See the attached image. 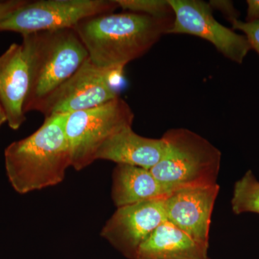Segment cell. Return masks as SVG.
Wrapping results in <instances>:
<instances>
[{
    "label": "cell",
    "mask_w": 259,
    "mask_h": 259,
    "mask_svg": "<svg viewBox=\"0 0 259 259\" xmlns=\"http://www.w3.org/2000/svg\"><path fill=\"white\" fill-rule=\"evenodd\" d=\"M174 15L153 17L125 12L85 19L74 28L94 64L124 69L168 34Z\"/></svg>",
    "instance_id": "obj_1"
},
{
    "label": "cell",
    "mask_w": 259,
    "mask_h": 259,
    "mask_svg": "<svg viewBox=\"0 0 259 259\" xmlns=\"http://www.w3.org/2000/svg\"><path fill=\"white\" fill-rule=\"evenodd\" d=\"M67 115L47 117L35 133L5 150L7 176L19 194L42 190L64 181L66 169L71 166L65 133Z\"/></svg>",
    "instance_id": "obj_2"
},
{
    "label": "cell",
    "mask_w": 259,
    "mask_h": 259,
    "mask_svg": "<svg viewBox=\"0 0 259 259\" xmlns=\"http://www.w3.org/2000/svg\"><path fill=\"white\" fill-rule=\"evenodd\" d=\"M30 48V85L25 113L35 111L89 58L74 29L27 34Z\"/></svg>",
    "instance_id": "obj_3"
},
{
    "label": "cell",
    "mask_w": 259,
    "mask_h": 259,
    "mask_svg": "<svg viewBox=\"0 0 259 259\" xmlns=\"http://www.w3.org/2000/svg\"><path fill=\"white\" fill-rule=\"evenodd\" d=\"M164 156L150 171L175 190L216 185L221 152L200 135L187 128L168 130L162 136Z\"/></svg>",
    "instance_id": "obj_4"
},
{
    "label": "cell",
    "mask_w": 259,
    "mask_h": 259,
    "mask_svg": "<svg viewBox=\"0 0 259 259\" xmlns=\"http://www.w3.org/2000/svg\"><path fill=\"white\" fill-rule=\"evenodd\" d=\"M134 113L120 97L100 106L68 114L65 133L71 167L81 171L96 161L97 151L116 133L133 126Z\"/></svg>",
    "instance_id": "obj_5"
},
{
    "label": "cell",
    "mask_w": 259,
    "mask_h": 259,
    "mask_svg": "<svg viewBox=\"0 0 259 259\" xmlns=\"http://www.w3.org/2000/svg\"><path fill=\"white\" fill-rule=\"evenodd\" d=\"M116 0H39L28 1L0 23V32L22 35L62 29H74L85 20L114 13Z\"/></svg>",
    "instance_id": "obj_6"
},
{
    "label": "cell",
    "mask_w": 259,
    "mask_h": 259,
    "mask_svg": "<svg viewBox=\"0 0 259 259\" xmlns=\"http://www.w3.org/2000/svg\"><path fill=\"white\" fill-rule=\"evenodd\" d=\"M122 68L99 67L87 59L72 76L37 107L45 117L88 110L119 97Z\"/></svg>",
    "instance_id": "obj_7"
},
{
    "label": "cell",
    "mask_w": 259,
    "mask_h": 259,
    "mask_svg": "<svg viewBox=\"0 0 259 259\" xmlns=\"http://www.w3.org/2000/svg\"><path fill=\"white\" fill-rule=\"evenodd\" d=\"M174 20L168 34L194 35L210 42L226 59L241 64L251 50L244 35L214 18L209 3L201 0H168Z\"/></svg>",
    "instance_id": "obj_8"
},
{
    "label": "cell",
    "mask_w": 259,
    "mask_h": 259,
    "mask_svg": "<svg viewBox=\"0 0 259 259\" xmlns=\"http://www.w3.org/2000/svg\"><path fill=\"white\" fill-rule=\"evenodd\" d=\"M165 199L118 207L102 228L101 236L128 258L166 221Z\"/></svg>",
    "instance_id": "obj_9"
},
{
    "label": "cell",
    "mask_w": 259,
    "mask_h": 259,
    "mask_svg": "<svg viewBox=\"0 0 259 259\" xmlns=\"http://www.w3.org/2000/svg\"><path fill=\"white\" fill-rule=\"evenodd\" d=\"M0 56V104L10 128L17 131L26 120L24 111L30 85V48L27 35Z\"/></svg>",
    "instance_id": "obj_10"
},
{
    "label": "cell",
    "mask_w": 259,
    "mask_h": 259,
    "mask_svg": "<svg viewBox=\"0 0 259 259\" xmlns=\"http://www.w3.org/2000/svg\"><path fill=\"white\" fill-rule=\"evenodd\" d=\"M219 191L218 184L176 191L165 199L166 221L209 246L211 218Z\"/></svg>",
    "instance_id": "obj_11"
},
{
    "label": "cell",
    "mask_w": 259,
    "mask_h": 259,
    "mask_svg": "<svg viewBox=\"0 0 259 259\" xmlns=\"http://www.w3.org/2000/svg\"><path fill=\"white\" fill-rule=\"evenodd\" d=\"M166 151L163 139H149L136 134L133 126L116 133L97 151L96 160H106L151 170L161 161Z\"/></svg>",
    "instance_id": "obj_12"
},
{
    "label": "cell",
    "mask_w": 259,
    "mask_h": 259,
    "mask_svg": "<svg viewBox=\"0 0 259 259\" xmlns=\"http://www.w3.org/2000/svg\"><path fill=\"white\" fill-rule=\"evenodd\" d=\"M176 190L158 181L150 170L117 164L112 175V199L117 208L166 199Z\"/></svg>",
    "instance_id": "obj_13"
},
{
    "label": "cell",
    "mask_w": 259,
    "mask_h": 259,
    "mask_svg": "<svg viewBox=\"0 0 259 259\" xmlns=\"http://www.w3.org/2000/svg\"><path fill=\"white\" fill-rule=\"evenodd\" d=\"M208 249L165 221L140 246L135 259H209Z\"/></svg>",
    "instance_id": "obj_14"
},
{
    "label": "cell",
    "mask_w": 259,
    "mask_h": 259,
    "mask_svg": "<svg viewBox=\"0 0 259 259\" xmlns=\"http://www.w3.org/2000/svg\"><path fill=\"white\" fill-rule=\"evenodd\" d=\"M231 207L236 214L245 212L259 214V181L251 170H248L235 184Z\"/></svg>",
    "instance_id": "obj_15"
},
{
    "label": "cell",
    "mask_w": 259,
    "mask_h": 259,
    "mask_svg": "<svg viewBox=\"0 0 259 259\" xmlns=\"http://www.w3.org/2000/svg\"><path fill=\"white\" fill-rule=\"evenodd\" d=\"M124 11L153 17L173 15L168 0H116Z\"/></svg>",
    "instance_id": "obj_16"
},
{
    "label": "cell",
    "mask_w": 259,
    "mask_h": 259,
    "mask_svg": "<svg viewBox=\"0 0 259 259\" xmlns=\"http://www.w3.org/2000/svg\"><path fill=\"white\" fill-rule=\"evenodd\" d=\"M231 25L233 30H239L244 33L251 49L259 55V20L246 22L238 19L232 22Z\"/></svg>",
    "instance_id": "obj_17"
},
{
    "label": "cell",
    "mask_w": 259,
    "mask_h": 259,
    "mask_svg": "<svg viewBox=\"0 0 259 259\" xmlns=\"http://www.w3.org/2000/svg\"><path fill=\"white\" fill-rule=\"evenodd\" d=\"M208 3L212 10L221 12L223 16L226 17L227 20L231 23L238 20L240 13L235 8L233 2L228 0H211Z\"/></svg>",
    "instance_id": "obj_18"
},
{
    "label": "cell",
    "mask_w": 259,
    "mask_h": 259,
    "mask_svg": "<svg viewBox=\"0 0 259 259\" xmlns=\"http://www.w3.org/2000/svg\"><path fill=\"white\" fill-rule=\"evenodd\" d=\"M28 0L0 1V23L27 3Z\"/></svg>",
    "instance_id": "obj_19"
},
{
    "label": "cell",
    "mask_w": 259,
    "mask_h": 259,
    "mask_svg": "<svg viewBox=\"0 0 259 259\" xmlns=\"http://www.w3.org/2000/svg\"><path fill=\"white\" fill-rule=\"evenodd\" d=\"M5 122H7V117L3 107H2L1 104H0V127H2V125H3Z\"/></svg>",
    "instance_id": "obj_20"
}]
</instances>
